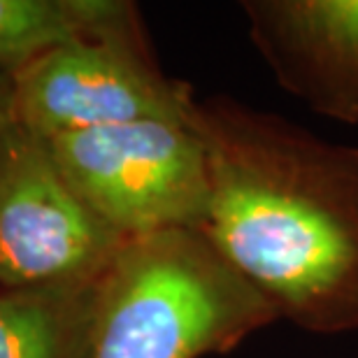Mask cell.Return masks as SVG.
Segmentation results:
<instances>
[{
    "label": "cell",
    "mask_w": 358,
    "mask_h": 358,
    "mask_svg": "<svg viewBox=\"0 0 358 358\" xmlns=\"http://www.w3.org/2000/svg\"><path fill=\"white\" fill-rule=\"evenodd\" d=\"M210 161L203 233L240 277L303 331L358 328V147L277 114L196 103Z\"/></svg>",
    "instance_id": "cell-1"
},
{
    "label": "cell",
    "mask_w": 358,
    "mask_h": 358,
    "mask_svg": "<svg viewBox=\"0 0 358 358\" xmlns=\"http://www.w3.org/2000/svg\"><path fill=\"white\" fill-rule=\"evenodd\" d=\"M277 319L200 231L128 240L100 282L89 358L226 354Z\"/></svg>",
    "instance_id": "cell-2"
},
{
    "label": "cell",
    "mask_w": 358,
    "mask_h": 358,
    "mask_svg": "<svg viewBox=\"0 0 358 358\" xmlns=\"http://www.w3.org/2000/svg\"><path fill=\"white\" fill-rule=\"evenodd\" d=\"M45 142L73 189L121 238L203 231L210 161L193 119H145Z\"/></svg>",
    "instance_id": "cell-3"
},
{
    "label": "cell",
    "mask_w": 358,
    "mask_h": 358,
    "mask_svg": "<svg viewBox=\"0 0 358 358\" xmlns=\"http://www.w3.org/2000/svg\"><path fill=\"white\" fill-rule=\"evenodd\" d=\"M126 242L73 189L45 140L17 121L0 128V286L98 282Z\"/></svg>",
    "instance_id": "cell-4"
},
{
    "label": "cell",
    "mask_w": 358,
    "mask_h": 358,
    "mask_svg": "<svg viewBox=\"0 0 358 358\" xmlns=\"http://www.w3.org/2000/svg\"><path fill=\"white\" fill-rule=\"evenodd\" d=\"M12 80L14 121L40 140L145 119L191 121L196 112L191 89L147 56L135 19L54 49Z\"/></svg>",
    "instance_id": "cell-5"
},
{
    "label": "cell",
    "mask_w": 358,
    "mask_h": 358,
    "mask_svg": "<svg viewBox=\"0 0 358 358\" xmlns=\"http://www.w3.org/2000/svg\"><path fill=\"white\" fill-rule=\"evenodd\" d=\"M245 14L286 91L314 112L358 124V0H252Z\"/></svg>",
    "instance_id": "cell-6"
},
{
    "label": "cell",
    "mask_w": 358,
    "mask_h": 358,
    "mask_svg": "<svg viewBox=\"0 0 358 358\" xmlns=\"http://www.w3.org/2000/svg\"><path fill=\"white\" fill-rule=\"evenodd\" d=\"M103 277L0 293V358H89Z\"/></svg>",
    "instance_id": "cell-7"
},
{
    "label": "cell",
    "mask_w": 358,
    "mask_h": 358,
    "mask_svg": "<svg viewBox=\"0 0 358 358\" xmlns=\"http://www.w3.org/2000/svg\"><path fill=\"white\" fill-rule=\"evenodd\" d=\"M131 19L133 5L117 0H0V73L17 75L54 49Z\"/></svg>",
    "instance_id": "cell-8"
},
{
    "label": "cell",
    "mask_w": 358,
    "mask_h": 358,
    "mask_svg": "<svg viewBox=\"0 0 358 358\" xmlns=\"http://www.w3.org/2000/svg\"><path fill=\"white\" fill-rule=\"evenodd\" d=\"M14 121V80L0 73V128Z\"/></svg>",
    "instance_id": "cell-9"
},
{
    "label": "cell",
    "mask_w": 358,
    "mask_h": 358,
    "mask_svg": "<svg viewBox=\"0 0 358 358\" xmlns=\"http://www.w3.org/2000/svg\"><path fill=\"white\" fill-rule=\"evenodd\" d=\"M3 128H5V126H3Z\"/></svg>",
    "instance_id": "cell-10"
}]
</instances>
